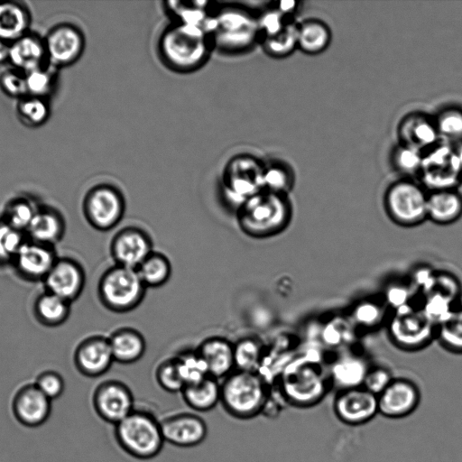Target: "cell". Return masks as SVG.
Segmentation results:
<instances>
[{
	"label": "cell",
	"instance_id": "cell-15",
	"mask_svg": "<svg viewBox=\"0 0 462 462\" xmlns=\"http://www.w3.org/2000/svg\"><path fill=\"white\" fill-rule=\"evenodd\" d=\"M93 404L102 420L116 425L134 410V398L126 383L109 379L95 389Z\"/></svg>",
	"mask_w": 462,
	"mask_h": 462
},
{
	"label": "cell",
	"instance_id": "cell-45",
	"mask_svg": "<svg viewBox=\"0 0 462 462\" xmlns=\"http://www.w3.org/2000/svg\"><path fill=\"white\" fill-rule=\"evenodd\" d=\"M174 357L185 386L209 376L207 365L196 349H185Z\"/></svg>",
	"mask_w": 462,
	"mask_h": 462
},
{
	"label": "cell",
	"instance_id": "cell-58",
	"mask_svg": "<svg viewBox=\"0 0 462 462\" xmlns=\"http://www.w3.org/2000/svg\"><path fill=\"white\" fill-rule=\"evenodd\" d=\"M457 145L456 147H454V149H455V152H456L459 166L462 171V142L459 143H457Z\"/></svg>",
	"mask_w": 462,
	"mask_h": 462
},
{
	"label": "cell",
	"instance_id": "cell-55",
	"mask_svg": "<svg viewBox=\"0 0 462 462\" xmlns=\"http://www.w3.org/2000/svg\"><path fill=\"white\" fill-rule=\"evenodd\" d=\"M34 384L51 401L58 398L64 390L63 378L59 373L51 370L40 374Z\"/></svg>",
	"mask_w": 462,
	"mask_h": 462
},
{
	"label": "cell",
	"instance_id": "cell-19",
	"mask_svg": "<svg viewBox=\"0 0 462 462\" xmlns=\"http://www.w3.org/2000/svg\"><path fill=\"white\" fill-rule=\"evenodd\" d=\"M378 413L391 418H403L419 405L420 394L417 385L405 378H394L378 396Z\"/></svg>",
	"mask_w": 462,
	"mask_h": 462
},
{
	"label": "cell",
	"instance_id": "cell-52",
	"mask_svg": "<svg viewBox=\"0 0 462 462\" xmlns=\"http://www.w3.org/2000/svg\"><path fill=\"white\" fill-rule=\"evenodd\" d=\"M393 161L396 167L405 173L419 172L423 161V153L417 149L402 144L395 151Z\"/></svg>",
	"mask_w": 462,
	"mask_h": 462
},
{
	"label": "cell",
	"instance_id": "cell-24",
	"mask_svg": "<svg viewBox=\"0 0 462 462\" xmlns=\"http://www.w3.org/2000/svg\"><path fill=\"white\" fill-rule=\"evenodd\" d=\"M9 64L23 73L49 65L43 36L30 31L12 42Z\"/></svg>",
	"mask_w": 462,
	"mask_h": 462
},
{
	"label": "cell",
	"instance_id": "cell-1",
	"mask_svg": "<svg viewBox=\"0 0 462 462\" xmlns=\"http://www.w3.org/2000/svg\"><path fill=\"white\" fill-rule=\"evenodd\" d=\"M214 47L208 32L202 27L171 22L158 41L162 61L170 69L188 73L201 68Z\"/></svg>",
	"mask_w": 462,
	"mask_h": 462
},
{
	"label": "cell",
	"instance_id": "cell-5",
	"mask_svg": "<svg viewBox=\"0 0 462 462\" xmlns=\"http://www.w3.org/2000/svg\"><path fill=\"white\" fill-rule=\"evenodd\" d=\"M279 393L288 403L310 407L318 403L328 390V378L319 365L305 357L289 362L279 375Z\"/></svg>",
	"mask_w": 462,
	"mask_h": 462
},
{
	"label": "cell",
	"instance_id": "cell-14",
	"mask_svg": "<svg viewBox=\"0 0 462 462\" xmlns=\"http://www.w3.org/2000/svg\"><path fill=\"white\" fill-rule=\"evenodd\" d=\"M151 236L143 228L128 225L117 230L109 244L114 264L137 269L153 251Z\"/></svg>",
	"mask_w": 462,
	"mask_h": 462
},
{
	"label": "cell",
	"instance_id": "cell-47",
	"mask_svg": "<svg viewBox=\"0 0 462 462\" xmlns=\"http://www.w3.org/2000/svg\"><path fill=\"white\" fill-rule=\"evenodd\" d=\"M26 235L0 218V264L13 262L26 241Z\"/></svg>",
	"mask_w": 462,
	"mask_h": 462
},
{
	"label": "cell",
	"instance_id": "cell-20",
	"mask_svg": "<svg viewBox=\"0 0 462 462\" xmlns=\"http://www.w3.org/2000/svg\"><path fill=\"white\" fill-rule=\"evenodd\" d=\"M165 442L180 448L195 447L207 437L208 427L205 420L194 413H177L161 421Z\"/></svg>",
	"mask_w": 462,
	"mask_h": 462
},
{
	"label": "cell",
	"instance_id": "cell-43",
	"mask_svg": "<svg viewBox=\"0 0 462 462\" xmlns=\"http://www.w3.org/2000/svg\"><path fill=\"white\" fill-rule=\"evenodd\" d=\"M459 303L461 302H456L439 291H430L422 295V300L418 308L437 327Z\"/></svg>",
	"mask_w": 462,
	"mask_h": 462
},
{
	"label": "cell",
	"instance_id": "cell-54",
	"mask_svg": "<svg viewBox=\"0 0 462 462\" xmlns=\"http://www.w3.org/2000/svg\"><path fill=\"white\" fill-rule=\"evenodd\" d=\"M390 370L383 366H371L365 375L363 386L378 396L393 380Z\"/></svg>",
	"mask_w": 462,
	"mask_h": 462
},
{
	"label": "cell",
	"instance_id": "cell-34",
	"mask_svg": "<svg viewBox=\"0 0 462 462\" xmlns=\"http://www.w3.org/2000/svg\"><path fill=\"white\" fill-rule=\"evenodd\" d=\"M71 302L47 291L40 294L33 303L36 319L46 327H58L69 316Z\"/></svg>",
	"mask_w": 462,
	"mask_h": 462
},
{
	"label": "cell",
	"instance_id": "cell-53",
	"mask_svg": "<svg viewBox=\"0 0 462 462\" xmlns=\"http://www.w3.org/2000/svg\"><path fill=\"white\" fill-rule=\"evenodd\" d=\"M430 291H439L456 302H461L462 284L459 279L450 273L437 272Z\"/></svg>",
	"mask_w": 462,
	"mask_h": 462
},
{
	"label": "cell",
	"instance_id": "cell-51",
	"mask_svg": "<svg viewBox=\"0 0 462 462\" xmlns=\"http://www.w3.org/2000/svg\"><path fill=\"white\" fill-rule=\"evenodd\" d=\"M0 90L16 100L27 96L24 73L13 67L4 69L0 73Z\"/></svg>",
	"mask_w": 462,
	"mask_h": 462
},
{
	"label": "cell",
	"instance_id": "cell-50",
	"mask_svg": "<svg viewBox=\"0 0 462 462\" xmlns=\"http://www.w3.org/2000/svg\"><path fill=\"white\" fill-rule=\"evenodd\" d=\"M413 296L414 289L409 282L394 281L386 284L381 297L386 306L395 311L412 305Z\"/></svg>",
	"mask_w": 462,
	"mask_h": 462
},
{
	"label": "cell",
	"instance_id": "cell-38",
	"mask_svg": "<svg viewBox=\"0 0 462 462\" xmlns=\"http://www.w3.org/2000/svg\"><path fill=\"white\" fill-rule=\"evenodd\" d=\"M15 111L22 125L36 128L50 119L51 107L50 99L27 95L17 100Z\"/></svg>",
	"mask_w": 462,
	"mask_h": 462
},
{
	"label": "cell",
	"instance_id": "cell-40",
	"mask_svg": "<svg viewBox=\"0 0 462 462\" xmlns=\"http://www.w3.org/2000/svg\"><path fill=\"white\" fill-rule=\"evenodd\" d=\"M39 206L30 197H14L5 204L2 218L13 227L25 234Z\"/></svg>",
	"mask_w": 462,
	"mask_h": 462
},
{
	"label": "cell",
	"instance_id": "cell-29",
	"mask_svg": "<svg viewBox=\"0 0 462 462\" xmlns=\"http://www.w3.org/2000/svg\"><path fill=\"white\" fill-rule=\"evenodd\" d=\"M29 7L16 1H0V40L11 43L31 31Z\"/></svg>",
	"mask_w": 462,
	"mask_h": 462
},
{
	"label": "cell",
	"instance_id": "cell-3",
	"mask_svg": "<svg viewBox=\"0 0 462 462\" xmlns=\"http://www.w3.org/2000/svg\"><path fill=\"white\" fill-rule=\"evenodd\" d=\"M208 34L214 50L228 54L245 52L260 42L257 15L245 6L218 4Z\"/></svg>",
	"mask_w": 462,
	"mask_h": 462
},
{
	"label": "cell",
	"instance_id": "cell-46",
	"mask_svg": "<svg viewBox=\"0 0 462 462\" xmlns=\"http://www.w3.org/2000/svg\"><path fill=\"white\" fill-rule=\"evenodd\" d=\"M292 174L282 164H265L263 176V190L287 195L292 187Z\"/></svg>",
	"mask_w": 462,
	"mask_h": 462
},
{
	"label": "cell",
	"instance_id": "cell-2",
	"mask_svg": "<svg viewBox=\"0 0 462 462\" xmlns=\"http://www.w3.org/2000/svg\"><path fill=\"white\" fill-rule=\"evenodd\" d=\"M287 195L261 190L236 212L239 229L254 239H264L282 232L291 219Z\"/></svg>",
	"mask_w": 462,
	"mask_h": 462
},
{
	"label": "cell",
	"instance_id": "cell-39",
	"mask_svg": "<svg viewBox=\"0 0 462 462\" xmlns=\"http://www.w3.org/2000/svg\"><path fill=\"white\" fill-rule=\"evenodd\" d=\"M331 38L328 27L316 20L306 21L298 25V47L309 54L323 51Z\"/></svg>",
	"mask_w": 462,
	"mask_h": 462
},
{
	"label": "cell",
	"instance_id": "cell-44",
	"mask_svg": "<svg viewBox=\"0 0 462 462\" xmlns=\"http://www.w3.org/2000/svg\"><path fill=\"white\" fill-rule=\"evenodd\" d=\"M264 51L273 57H284L298 47V25L287 24L279 32L260 40Z\"/></svg>",
	"mask_w": 462,
	"mask_h": 462
},
{
	"label": "cell",
	"instance_id": "cell-57",
	"mask_svg": "<svg viewBox=\"0 0 462 462\" xmlns=\"http://www.w3.org/2000/svg\"><path fill=\"white\" fill-rule=\"evenodd\" d=\"M10 43L0 40V65L9 63Z\"/></svg>",
	"mask_w": 462,
	"mask_h": 462
},
{
	"label": "cell",
	"instance_id": "cell-41",
	"mask_svg": "<svg viewBox=\"0 0 462 462\" xmlns=\"http://www.w3.org/2000/svg\"><path fill=\"white\" fill-rule=\"evenodd\" d=\"M436 337L448 351L462 354V302L436 327Z\"/></svg>",
	"mask_w": 462,
	"mask_h": 462
},
{
	"label": "cell",
	"instance_id": "cell-17",
	"mask_svg": "<svg viewBox=\"0 0 462 462\" xmlns=\"http://www.w3.org/2000/svg\"><path fill=\"white\" fill-rule=\"evenodd\" d=\"M42 282L45 291L72 302L80 296L86 275L83 267L76 260L58 257Z\"/></svg>",
	"mask_w": 462,
	"mask_h": 462
},
{
	"label": "cell",
	"instance_id": "cell-8",
	"mask_svg": "<svg viewBox=\"0 0 462 462\" xmlns=\"http://www.w3.org/2000/svg\"><path fill=\"white\" fill-rule=\"evenodd\" d=\"M264 163L250 154H237L225 165L221 190L228 207L236 210L251 197L263 190Z\"/></svg>",
	"mask_w": 462,
	"mask_h": 462
},
{
	"label": "cell",
	"instance_id": "cell-6",
	"mask_svg": "<svg viewBox=\"0 0 462 462\" xmlns=\"http://www.w3.org/2000/svg\"><path fill=\"white\" fill-rule=\"evenodd\" d=\"M115 437L126 454L142 460L156 457L165 442L161 421L152 413L136 409L115 425Z\"/></svg>",
	"mask_w": 462,
	"mask_h": 462
},
{
	"label": "cell",
	"instance_id": "cell-32",
	"mask_svg": "<svg viewBox=\"0 0 462 462\" xmlns=\"http://www.w3.org/2000/svg\"><path fill=\"white\" fill-rule=\"evenodd\" d=\"M184 402L193 411L205 412L220 403L219 380L208 376L203 380L184 386L180 392Z\"/></svg>",
	"mask_w": 462,
	"mask_h": 462
},
{
	"label": "cell",
	"instance_id": "cell-56",
	"mask_svg": "<svg viewBox=\"0 0 462 462\" xmlns=\"http://www.w3.org/2000/svg\"><path fill=\"white\" fill-rule=\"evenodd\" d=\"M273 4L275 5L273 7L287 17L294 13L299 5V3L295 1H282Z\"/></svg>",
	"mask_w": 462,
	"mask_h": 462
},
{
	"label": "cell",
	"instance_id": "cell-25",
	"mask_svg": "<svg viewBox=\"0 0 462 462\" xmlns=\"http://www.w3.org/2000/svg\"><path fill=\"white\" fill-rule=\"evenodd\" d=\"M14 412L27 426H38L50 415L51 400L33 384L22 387L14 399Z\"/></svg>",
	"mask_w": 462,
	"mask_h": 462
},
{
	"label": "cell",
	"instance_id": "cell-10",
	"mask_svg": "<svg viewBox=\"0 0 462 462\" xmlns=\"http://www.w3.org/2000/svg\"><path fill=\"white\" fill-rule=\"evenodd\" d=\"M428 195L413 181H397L389 187L384 196L386 211L398 225L416 226L427 219Z\"/></svg>",
	"mask_w": 462,
	"mask_h": 462
},
{
	"label": "cell",
	"instance_id": "cell-49",
	"mask_svg": "<svg viewBox=\"0 0 462 462\" xmlns=\"http://www.w3.org/2000/svg\"><path fill=\"white\" fill-rule=\"evenodd\" d=\"M436 125L439 137L451 143L462 142V109L445 110L439 116Z\"/></svg>",
	"mask_w": 462,
	"mask_h": 462
},
{
	"label": "cell",
	"instance_id": "cell-7",
	"mask_svg": "<svg viewBox=\"0 0 462 462\" xmlns=\"http://www.w3.org/2000/svg\"><path fill=\"white\" fill-rule=\"evenodd\" d=\"M147 288L136 269L114 264L104 271L97 283L101 304L110 311L126 313L143 300Z\"/></svg>",
	"mask_w": 462,
	"mask_h": 462
},
{
	"label": "cell",
	"instance_id": "cell-35",
	"mask_svg": "<svg viewBox=\"0 0 462 462\" xmlns=\"http://www.w3.org/2000/svg\"><path fill=\"white\" fill-rule=\"evenodd\" d=\"M264 355L265 347L258 337L246 336L234 343L236 370L258 373Z\"/></svg>",
	"mask_w": 462,
	"mask_h": 462
},
{
	"label": "cell",
	"instance_id": "cell-42",
	"mask_svg": "<svg viewBox=\"0 0 462 462\" xmlns=\"http://www.w3.org/2000/svg\"><path fill=\"white\" fill-rule=\"evenodd\" d=\"M56 70L46 65L24 73L27 95L50 99L57 88Z\"/></svg>",
	"mask_w": 462,
	"mask_h": 462
},
{
	"label": "cell",
	"instance_id": "cell-27",
	"mask_svg": "<svg viewBox=\"0 0 462 462\" xmlns=\"http://www.w3.org/2000/svg\"><path fill=\"white\" fill-rule=\"evenodd\" d=\"M399 134L403 145L420 152L437 145L439 138L436 122L420 114L406 116L400 125Z\"/></svg>",
	"mask_w": 462,
	"mask_h": 462
},
{
	"label": "cell",
	"instance_id": "cell-4",
	"mask_svg": "<svg viewBox=\"0 0 462 462\" xmlns=\"http://www.w3.org/2000/svg\"><path fill=\"white\" fill-rule=\"evenodd\" d=\"M220 387V403L230 416L249 420L263 413L269 390L258 373L235 370L222 379Z\"/></svg>",
	"mask_w": 462,
	"mask_h": 462
},
{
	"label": "cell",
	"instance_id": "cell-16",
	"mask_svg": "<svg viewBox=\"0 0 462 462\" xmlns=\"http://www.w3.org/2000/svg\"><path fill=\"white\" fill-rule=\"evenodd\" d=\"M337 419L347 425H361L378 413L377 396L364 387L338 391L333 403Z\"/></svg>",
	"mask_w": 462,
	"mask_h": 462
},
{
	"label": "cell",
	"instance_id": "cell-31",
	"mask_svg": "<svg viewBox=\"0 0 462 462\" xmlns=\"http://www.w3.org/2000/svg\"><path fill=\"white\" fill-rule=\"evenodd\" d=\"M462 216V195L457 189L430 191L428 195L427 218L448 225Z\"/></svg>",
	"mask_w": 462,
	"mask_h": 462
},
{
	"label": "cell",
	"instance_id": "cell-33",
	"mask_svg": "<svg viewBox=\"0 0 462 462\" xmlns=\"http://www.w3.org/2000/svg\"><path fill=\"white\" fill-rule=\"evenodd\" d=\"M388 309L382 297H365L353 304L347 316L357 328L374 329L385 321Z\"/></svg>",
	"mask_w": 462,
	"mask_h": 462
},
{
	"label": "cell",
	"instance_id": "cell-9",
	"mask_svg": "<svg viewBox=\"0 0 462 462\" xmlns=\"http://www.w3.org/2000/svg\"><path fill=\"white\" fill-rule=\"evenodd\" d=\"M88 223L95 229L106 232L114 229L123 219L125 199L116 187L99 183L90 188L82 203Z\"/></svg>",
	"mask_w": 462,
	"mask_h": 462
},
{
	"label": "cell",
	"instance_id": "cell-18",
	"mask_svg": "<svg viewBox=\"0 0 462 462\" xmlns=\"http://www.w3.org/2000/svg\"><path fill=\"white\" fill-rule=\"evenodd\" d=\"M77 369L88 377L106 374L115 362L108 337L91 335L82 339L73 354Z\"/></svg>",
	"mask_w": 462,
	"mask_h": 462
},
{
	"label": "cell",
	"instance_id": "cell-37",
	"mask_svg": "<svg viewBox=\"0 0 462 462\" xmlns=\"http://www.w3.org/2000/svg\"><path fill=\"white\" fill-rule=\"evenodd\" d=\"M171 267L170 259L164 254L153 250L136 271L147 289L159 288L170 280Z\"/></svg>",
	"mask_w": 462,
	"mask_h": 462
},
{
	"label": "cell",
	"instance_id": "cell-23",
	"mask_svg": "<svg viewBox=\"0 0 462 462\" xmlns=\"http://www.w3.org/2000/svg\"><path fill=\"white\" fill-rule=\"evenodd\" d=\"M204 360L208 375L224 379L236 370L234 343L225 337L212 336L203 339L196 348Z\"/></svg>",
	"mask_w": 462,
	"mask_h": 462
},
{
	"label": "cell",
	"instance_id": "cell-13",
	"mask_svg": "<svg viewBox=\"0 0 462 462\" xmlns=\"http://www.w3.org/2000/svg\"><path fill=\"white\" fill-rule=\"evenodd\" d=\"M43 39L48 64L56 69L75 64L81 58L86 47L82 30L68 22L53 25Z\"/></svg>",
	"mask_w": 462,
	"mask_h": 462
},
{
	"label": "cell",
	"instance_id": "cell-28",
	"mask_svg": "<svg viewBox=\"0 0 462 462\" xmlns=\"http://www.w3.org/2000/svg\"><path fill=\"white\" fill-rule=\"evenodd\" d=\"M114 361L130 365L139 361L146 351L143 334L132 327H121L108 337Z\"/></svg>",
	"mask_w": 462,
	"mask_h": 462
},
{
	"label": "cell",
	"instance_id": "cell-11",
	"mask_svg": "<svg viewBox=\"0 0 462 462\" xmlns=\"http://www.w3.org/2000/svg\"><path fill=\"white\" fill-rule=\"evenodd\" d=\"M387 330L393 343L405 350L420 349L436 337V326L413 305L393 311Z\"/></svg>",
	"mask_w": 462,
	"mask_h": 462
},
{
	"label": "cell",
	"instance_id": "cell-36",
	"mask_svg": "<svg viewBox=\"0 0 462 462\" xmlns=\"http://www.w3.org/2000/svg\"><path fill=\"white\" fill-rule=\"evenodd\" d=\"M356 327L347 315L328 319L320 329V338L331 348L345 349L356 339Z\"/></svg>",
	"mask_w": 462,
	"mask_h": 462
},
{
	"label": "cell",
	"instance_id": "cell-26",
	"mask_svg": "<svg viewBox=\"0 0 462 462\" xmlns=\"http://www.w3.org/2000/svg\"><path fill=\"white\" fill-rule=\"evenodd\" d=\"M65 229V219L58 209L40 205L25 235L32 241L53 246L63 237Z\"/></svg>",
	"mask_w": 462,
	"mask_h": 462
},
{
	"label": "cell",
	"instance_id": "cell-48",
	"mask_svg": "<svg viewBox=\"0 0 462 462\" xmlns=\"http://www.w3.org/2000/svg\"><path fill=\"white\" fill-rule=\"evenodd\" d=\"M155 380L168 393H180L185 386L174 356L159 363L155 369Z\"/></svg>",
	"mask_w": 462,
	"mask_h": 462
},
{
	"label": "cell",
	"instance_id": "cell-30",
	"mask_svg": "<svg viewBox=\"0 0 462 462\" xmlns=\"http://www.w3.org/2000/svg\"><path fill=\"white\" fill-rule=\"evenodd\" d=\"M164 5L172 22L199 26L208 32L218 6V3L209 1H167Z\"/></svg>",
	"mask_w": 462,
	"mask_h": 462
},
{
	"label": "cell",
	"instance_id": "cell-12",
	"mask_svg": "<svg viewBox=\"0 0 462 462\" xmlns=\"http://www.w3.org/2000/svg\"><path fill=\"white\" fill-rule=\"evenodd\" d=\"M420 172L424 186L430 191L456 189L462 177L455 149L446 143H438L423 153Z\"/></svg>",
	"mask_w": 462,
	"mask_h": 462
},
{
	"label": "cell",
	"instance_id": "cell-21",
	"mask_svg": "<svg viewBox=\"0 0 462 462\" xmlns=\"http://www.w3.org/2000/svg\"><path fill=\"white\" fill-rule=\"evenodd\" d=\"M57 259L58 256L52 245L27 238L12 263L22 277L31 281H42Z\"/></svg>",
	"mask_w": 462,
	"mask_h": 462
},
{
	"label": "cell",
	"instance_id": "cell-22",
	"mask_svg": "<svg viewBox=\"0 0 462 462\" xmlns=\"http://www.w3.org/2000/svg\"><path fill=\"white\" fill-rule=\"evenodd\" d=\"M370 367L363 355L346 349L330 364L328 381L338 391L362 387Z\"/></svg>",
	"mask_w": 462,
	"mask_h": 462
}]
</instances>
